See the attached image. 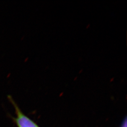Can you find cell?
I'll return each mask as SVG.
<instances>
[{"mask_svg": "<svg viewBox=\"0 0 127 127\" xmlns=\"http://www.w3.org/2000/svg\"><path fill=\"white\" fill-rule=\"evenodd\" d=\"M8 98L15 109L16 117L14 119V120L17 127H39L36 123L23 114L11 96H8Z\"/></svg>", "mask_w": 127, "mask_h": 127, "instance_id": "obj_1", "label": "cell"}, {"mask_svg": "<svg viewBox=\"0 0 127 127\" xmlns=\"http://www.w3.org/2000/svg\"><path fill=\"white\" fill-rule=\"evenodd\" d=\"M127 118H125L124 120L123 121V123L121 127H127Z\"/></svg>", "mask_w": 127, "mask_h": 127, "instance_id": "obj_2", "label": "cell"}]
</instances>
